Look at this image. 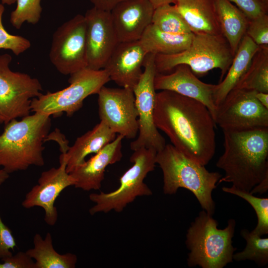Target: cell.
<instances>
[{
  "label": "cell",
  "mask_w": 268,
  "mask_h": 268,
  "mask_svg": "<svg viewBox=\"0 0 268 268\" xmlns=\"http://www.w3.org/2000/svg\"><path fill=\"white\" fill-rule=\"evenodd\" d=\"M154 122L172 144L192 160L206 165L216 149L214 119L207 108L195 99L169 90L156 93Z\"/></svg>",
  "instance_id": "cell-1"
},
{
  "label": "cell",
  "mask_w": 268,
  "mask_h": 268,
  "mask_svg": "<svg viewBox=\"0 0 268 268\" xmlns=\"http://www.w3.org/2000/svg\"><path fill=\"white\" fill-rule=\"evenodd\" d=\"M222 131L224 150L216 165L224 175L218 184L250 192L268 176V128Z\"/></svg>",
  "instance_id": "cell-2"
},
{
  "label": "cell",
  "mask_w": 268,
  "mask_h": 268,
  "mask_svg": "<svg viewBox=\"0 0 268 268\" xmlns=\"http://www.w3.org/2000/svg\"><path fill=\"white\" fill-rule=\"evenodd\" d=\"M51 126L50 116L37 113L5 124L0 134V167L10 174L43 166V143Z\"/></svg>",
  "instance_id": "cell-3"
},
{
  "label": "cell",
  "mask_w": 268,
  "mask_h": 268,
  "mask_svg": "<svg viewBox=\"0 0 268 268\" xmlns=\"http://www.w3.org/2000/svg\"><path fill=\"white\" fill-rule=\"evenodd\" d=\"M156 163L162 171L165 195L175 194L180 188L186 189L196 197L203 210L212 216L215 205L212 192L222 177L219 173L208 171L172 144H166L157 152Z\"/></svg>",
  "instance_id": "cell-4"
},
{
  "label": "cell",
  "mask_w": 268,
  "mask_h": 268,
  "mask_svg": "<svg viewBox=\"0 0 268 268\" xmlns=\"http://www.w3.org/2000/svg\"><path fill=\"white\" fill-rule=\"evenodd\" d=\"M218 222L202 210L191 224L185 243L189 250V267L223 268L232 262L236 248L232 245L236 222L230 219L224 229L217 228Z\"/></svg>",
  "instance_id": "cell-5"
},
{
  "label": "cell",
  "mask_w": 268,
  "mask_h": 268,
  "mask_svg": "<svg viewBox=\"0 0 268 268\" xmlns=\"http://www.w3.org/2000/svg\"><path fill=\"white\" fill-rule=\"evenodd\" d=\"M234 56L228 42L222 34L194 35L188 48L172 54H156L155 64L157 73L172 70L177 66L185 64L198 75L219 68V82L227 73Z\"/></svg>",
  "instance_id": "cell-6"
},
{
  "label": "cell",
  "mask_w": 268,
  "mask_h": 268,
  "mask_svg": "<svg viewBox=\"0 0 268 268\" xmlns=\"http://www.w3.org/2000/svg\"><path fill=\"white\" fill-rule=\"evenodd\" d=\"M156 153L153 149L144 147L134 150L130 159L133 165L120 177L117 189L89 195V200L95 203L89 210L90 214L112 210L120 212L137 197L151 196L152 192L144 180L155 169Z\"/></svg>",
  "instance_id": "cell-7"
},
{
  "label": "cell",
  "mask_w": 268,
  "mask_h": 268,
  "mask_svg": "<svg viewBox=\"0 0 268 268\" xmlns=\"http://www.w3.org/2000/svg\"><path fill=\"white\" fill-rule=\"evenodd\" d=\"M69 85L54 92L41 93L31 103V111L49 116L66 113L71 116L83 105L88 96L98 94L100 89L110 81L104 69L93 70L87 67L70 75Z\"/></svg>",
  "instance_id": "cell-8"
},
{
  "label": "cell",
  "mask_w": 268,
  "mask_h": 268,
  "mask_svg": "<svg viewBox=\"0 0 268 268\" xmlns=\"http://www.w3.org/2000/svg\"><path fill=\"white\" fill-rule=\"evenodd\" d=\"M10 55H0V123L23 118L31 111L32 100L41 94L39 80L29 74L12 71Z\"/></svg>",
  "instance_id": "cell-9"
},
{
  "label": "cell",
  "mask_w": 268,
  "mask_h": 268,
  "mask_svg": "<svg viewBox=\"0 0 268 268\" xmlns=\"http://www.w3.org/2000/svg\"><path fill=\"white\" fill-rule=\"evenodd\" d=\"M155 54L147 53L145 57L141 76L133 89L138 114V135L130 144L134 151L140 148H151L157 152L166 145L154 122V110L156 90L154 79L157 73L155 64Z\"/></svg>",
  "instance_id": "cell-10"
},
{
  "label": "cell",
  "mask_w": 268,
  "mask_h": 268,
  "mask_svg": "<svg viewBox=\"0 0 268 268\" xmlns=\"http://www.w3.org/2000/svg\"><path fill=\"white\" fill-rule=\"evenodd\" d=\"M86 22L80 14L64 22L54 32L49 59L57 70L70 75L87 67Z\"/></svg>",
  "instance_id": "cell-11"
},
{
  "label": "cell",
  "mask_w": 268,
  "mask_h": 268,
  "mask_svg": "<svg viewBox=\"0 0 268 268\" xmlns=\"http://www.w3.org/2000/svg\"><path fill=\"white\" fill-rule=\"evenodd\" d=\"M255 92L238 88L230 91L217 106L215 124L222 131L268 128V109L257 100Z\"/></svg>",
  "instance_id": "cell-12"
},
{
  "label": "cell",
  "mask_w": 268,
  "mask_h": 268,
  "mask_svg": "<svg viewBox=\"0 0 268 268\" xmlns=\"http://www.w3.org/2000/svg\"><path fill=\"white\" fill-rule=\"evenodd\" d=\"M97 94L100 121L116 134L127 139L135 138L138 132V123L133 90L104 85Z\"/></svg>",
  "instance_id": "cell-13"
},
{
  "label": "cell",
  "mask_w": 268,
  "mask_h": 268,
  "mask_svg": "<svg viewBox=\"0 0 268 268\" xmlns=\"http://www.w3.org/2000/svg\"><path fill=\"white\" fill-rule=\"evenodd\" d=\"M67 160L63 154L60 156V166L43 171L38 184L25 195L21 203L25 208L42 207L45 211L44 220L54 226L58 220V212L55 202L60 194L67 188L74 185L75 180L67 172Z\"/></svg>",
  "instance_id": "cell-14"
},
{
  "label": "cell",
  "mask_w": 268,
  "mask_h": 268,
  "mask_svg": "<svg viewBox=\"0 0 268 268\" xmlns=\"http://www.w3.org/2000/svg\"><path fill=\"white\" fill-rule=\"evenodd\" d=\"M84 16L87 67L93 70L103 69L119 43L110 11L93 7L87 10Z\"/></svg>",
  "instance_id": "cell-15"
},
{
  "label": "cell",
  "mask_w": 268,
  "mask_h": 268,
  "mask_svg": "<svg viewBox=\"0 0 268 268\" xmlns=\"http://www.w3.org/2000/svg\"><path fill=\"white\" fill-rule=\"evenodd\" d=\"M173 70L169 74L156 73L155 90L173 91L199 101L207 108L214 119L217 108L213 98L215 84L200 80L187 65H179Z\"/></svg>",
  "instance_id": "cell-16"
},
{
  "label": "cell",
  "mask_w": 268,
  "mask_h": 268,
  "mask_svg": "<svg viewBox=\"0 0 268 268\" xmlns=\"http://www.w3.org/2000/svg\"><path fill=\"white\" fill-rule=\"evenodd\" d=\"M147 54L140 40L119 42L103 69L111 80L133 90L142 73L141 68Z\"/></svg>",
  "instance_id": "cell-17"
},
{
  "label": "cell",
  "mask_w": 268,
  "mask_h": 268,
  "mask_svg": "<svg viewBox=\"0 0 268 268\" xmlns=\"http://www.w3.org/2000/svg\"><path fill=\"white\" fill-rule=\"evenodd\" d=\"M154 9L149 0H124L116 5L110 13L119 43L139 40Z\"/></svg>",
  "instance_id": "cell-18"
},
{
  "label": "cell",
  "mask_w": 268,
  "mask_h": 268,
  "mask_svg": "<svg viewBox=\"0 0 268 268\" xmlns=\"http://www.w3.org/2000/svg\"><path fill=\"white\" fill-rule=\"evenodd\" d=\"M124 138L123 136L118 134L114 140L71 171L70 174L75 180L74 187L85 191L99 190L106 167L122 158Z\"/></svg>",
  "instance_id": "cell-19"
},
{
  "label": "cell",
  "mask_w": 268,
  "mask_h": 268,
  "mask_svg": "<svg viewBox=\"0 0 268 268\" xmlns=\"http://www.w3.org/2000/svg\"><path fill=\"white\" fill-rule=\"evenodd\" d=\"M174 5L193 33L221 34L215 0H176Z\"/></svg>",
  "instance_id": "cell-20"
},
{
  "label": "cell",
  "mask_w": 268,
  "mask_h": 268,
  "mask_svg": "<svg viewBox=\"0 0 268 268\" xmlns=\"http://www.w3.org/2000/svg\"><path fill=\"white\" fill-rule=\"evenodd\" d=\"M116 136L115 133L100 121L92 130L77 137L66 153H62L67 160V172L70 173L85 161L87 155L99 151Z\"/></svg>",
  "instance_id": "cell-21"
},
{
  "label": "cell",
  "mask_w": 268,
  "mask_h": 268,
  "mask_svg": "<svg viewBox=\"0 0 268 268\" xmlns=\"http://www.w3.org/2000/svg\"><path fill=\"white\" fill-rule=\"evenodd\" d=\"M259 49V46L245 34L234 55L225 76L217 84H215L213 98L216 106L220 104L229 92L235 87L248 68L253 56Z\"/></svg>",
  "instance_id": "cell-22"
},
{
  "label": "cell",
  "mask_w": 268,
  "mask_h": 268,
  "mask_svg": "<svg viewBox=\"0 0 268 268\" xmlns=\"http://www.w3.org/2000/svg\"><path fill=\"white\" fill-rule=\"evenodd\" d=\"M215 5L221 34L235 55L246 33L249 19L229 0H215Z\"/></svg>",
  "instance_id": "cell-23"
},
{
  "label": "cell",
  "mask_w": 268,
  "mask_h": 268,
  "mask_svg": "<svg viewBox=\"0 0 268 268\" xmlns=\"http://www.w3.org/2000/svg\"><path fill=\"white\" fill-rule=\"evenodd\" d=\"M194 34H177L162 31L152 24L145 29L140 41L147 53L172 54L190 46Z\"/></svg>",
  "instance_id": "cell-24"
},
{
  "label": "cell",
  "mask_w": 268,
  "mask_h": 268,
  "mask_svg": "<svg viewBox=\"0 0 268 268\" xmlns=\"http://www.w3.org/2000/svg\"><path fill=\"white\" fill-rule=\"evenodd\" d=\"M34 247L27 250L26 253L35 260V268H74L77 256L72 253H58L54 248L51 233L45 238L36 234L33 239Z\"/></svg>",
  "instance_id": "cell-25"
},
{
  "label": "cell",
  "mask_w": 268,
  "mask_h": 268,
  "mask_svg": "<svg viewBox=\"0 0 268 268\" xmlns=\"http://www.w3.org/2000/svg\"><path fill=\"white\" fill-rule=\"evenodd\" d=\"M234 88L268 93V45L259 46L248 68Z\"/></svg>",
  "instance_id": "cell-26"
},
{
  "label": "cell",
  "mask_w": 268,
  "mask_h": 268,
  "mask_svg": "<svg viewBox=\"0 0 268 268\" xmlns=\"http://www.w3.org/2000/svg\"><path fill=\"white\" fill-rule=\"evenodd\" d=\"M151 24L160 30L177 34L192 33L190 28L174 5L167 4L155 8Z\"/></svg>",
  "instance_id": "cell-27"
},
{
  "label": "cell",
  "mask_w": 268,
  "mask_h": 268,
  "mask_svg": "<svg viewBox=\"0 0 268 268\" xmlns=\"http://www.w3.org/2000/svg\"><path fill=\"white\" fill-rule=\"evenodd\" d=\"M246 245L243 251L234 253L233 260L236 261L251 260L259 266L268 263V238H262L252 231L243 229L240 233Z\"/></svg>",
  "instance_id": "cell-28"
},
{
  "label": "cell",
  "mask_w": 268,
  "mask_h": 268,
  "mask_svg": "<svg viewBox=\"0 0 268 268\" xmlns=\"http://www.w3.org/2000/svg\"><path fill=\"white\" fill-rule=\"evenodd\" d=\"M223 192L237 196L247 201L255 210L258 219L257 224L252 231L262 236L268 234V198H259L250 192L240 190L231 186L223 187Z\"/></svg>",
  "instance_id": "cell-29"
},
{
  "label": "cell",
  "mask_w": 268,
  "mask_h": 268,
  "mask_svg": "<svg viewBox=\"0 0 268 268\" xmlns=\"http://www.w3.org/2000/svg\"><path fill=\"white\" fill-rule=\"evenodd\" d=\"M41 0H16V6L11 11L9 21L16 29H20L25 22L38 23L41 18Z\"/></svg>",
  "instance_id": "cell-30"
},
{
  "label": "cell",
  "mask_w": 268,
  "mask_h": 268,
  "mask_svg": "<svg viewBox=\"0 0 268 268\" xmlns=\"http://www.w3.org/2000/svg\"><path fill=\"white\" fill-rule=\"evenodd\" d=\"M4 6L0 3V49L10 50L15 55L19 56L29 49L30 41L27 38L8 32L2 23Z\"/></svg>",
  "instance_id": "cell-31"
},
{
  "label": "cell",
  "mask_w": 268,
  "mask_h": 268,
  "mask_svg": "<svg viewBox=\"0 0 268 268\" xmlns=\"http://www.w3.org/2000/svg\"><path fill=\"white\" fill-rule=\"evenodd\" d=\"M247 35L257 45H268V14L249 20Z\"/></svg>",
  "instance_id": "cell-32"
},
{
  "label": "cell",
  "mask_w": 268,
  "mask_h": 268,
  "mask_svg": "<svg viewBox=\"0 0 268 268\" xmlns=\"http://www.w3.org/2000/svg\"><path fill=\"white\" fill-rule=\"evenodd\" d=\"M246 16L249 20L268 14V3L263 0H229Z\"/></svg>",
  "instance_id": "cell-33"
},
{
  "label": "cell",
  "mask_w": 268,
  "mask_h": 268,
  "mask_svg": "<svg viewBox=\"0 0 268 268\" xmlns=\"http://www.w3.org/2000/svg\"><path fill=\"white\" fill-rule=\"evenodd\" d=\"M17 245L11 230L2 221L0 213V259H2L12 255Z\"/></svg>",
  "instance_id": "cell-34"
},
{
  "label": "cell",
  "mask_w": 268,
  "mask_h": 268,
  "mask_svg": "<svg viewBox=\"0 0 268 268\" xmlns=\"http://www.w3.org/2000/svg\"><path fill=\"white\" fill-rule=\"evenodd\" d=\"M1 260L0 268H35V262L26 252H18Z\"/></svg>",
  "instance_id": "cell-35"
},
{
  "label": "cell",
  "mask_w": 268,
  "mask_h": 268,
  "mask_svg": "<svg viewBox=\"0 0 268 268\" xmlns=\"http://www.w3.org/2000/svg\"><path fill=\"white\" fill-rule=\"evenodd\" d=\"M94 7L99 9L111 11L119 3L124 0H89Z\"/></svg>",
  "instance_id": "cell-36"
},
{
  "label": "cell",
  "mask_w": 268,
  "mask_h": 268,
  "mask_svg": "<svg viewBox=\"0 0 268 268\" xmlns=\"http://www.w3.org/2000/svg\"><path fill=\"white\" fill-rule=\"evenodd\" d=\"M268 189V176L265 177L261 182L256 185L250 192L253 195L255 194H264Z\"/></svg>",
  "instance_id": "cell-37"
},
{
  "label": "cell",
  "mask_w": 268,
  "mask_h": 268,
  "mask_svg": "<svg viewBox=\"0 0 268 268\" xmlns=\"http://www.w3.org/2000/svg\"><path fill=\"white\" fill-rule=\"evenodd\" d=\"M255 95L259 103L266 108L268 109V93L256 91Z\"/></svg>",
  "instance_id": "cell-38"
},
{
  "label": "cell",
  "mask_w": 268,
  "mask_h": 268,
  "mask_svg": "<svg viewBox=\"0 0 268 268\" xmlns=\"http://www.w3.org/2000/svg\"><path fill=\"white\" fill-rule=\"evenodd\" d=\"M152 4L154 8H156L160 6L167 4H172L175 2L176 0H149Z\"/></svg>",
  "instance_id": "cell-39"
},
{
  "label": "cell",
  "mask_w": 268,
  "mask_h": 268,
  "mask_svg": "<svg viewBox=\"0 0 268 268\" xmlns=\"http://www.w3.org/2000/svg\"><path fill=\"white\" fill-rule=\"evenodd\" d=\"M9 174L2 168L0 169V187L3 183L9 178Z\"/></svg>",
  "instance_id": "cell-40"
},
{
  "label": "cell",
  "mask_w": 268,
  "mask_h": 268,
  "mask_svg": "<svg viewBox=\"0 0 268 268\" xmlns=\"http://www.w3.org/2000/svg\"><path fill=\"white\" fill-rule=\"evenodd\" d=\"M2 4L10 5L16 2V0H0Z\"/></svg>",
  "instance_id": "cell-41"
},
{
  "label": "cell",
  "mask_w": 268,
  "mask_h": 268,
  "mask_svg": "<svg viewBox=\"0 0 268 268\" xmlns=\"http://www.w3.org/2000/svg\"><path fill=\"white\" fill-rule=\"evenodd\" d=\"M265 2L268 3V0H263Z\"/></svg>",
  "instance_id": "cell-42"
},
{
  "label": "cell",
  "mask_w": 268,
  "mask_h": 268,
  "mask_svg": "<svg viewBox=\"0 0 268 268\" xmlns=\"http://www.w3.org/2000/svg\"></svg>",
  "instance_id": "cell-43"
}]
</instances>
